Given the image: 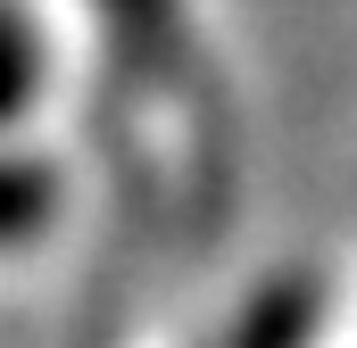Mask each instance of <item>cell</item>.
<instances>
[{
    "label": "cell",
    "instance_id": "cell-1",
    "mask_svg": "<svg viewBox=\"0 0 357 348\" xmlns=\"http://www.w3.org/2000/svg\"><path fill=\"white\" fill-rule=\"evenodd\" d=\"M307 332H316V290L307 282H266L241 307V324L225 332V348H307Z\"/></svg>",
    "mask_w": 357,
    "mask_h": 348
},
{
    "label": "cell",
    "instance_id": "cell-2",
    "mask_svg": "<svg viewBox=\"0 0 357 348\" xmlns=\"http://www.w3.org/2000/svg\"><path fill=\"white\" fill-rule=\"evenodd\" d=\"M108 8V33L133 67H167L175 58V33H183V0H100Z\"/></svg>",
    "mask_w": 357,
    "mask_h": 348
},
{
    "label": "cell",
    "instance_id": "cell-3",
    "mask_svg": "<svg viewBox=\"0 0 357 348\" xmlns=\"http://www.w3.org/2000/svg\"><path fill=\"white\" fill-rule=\"evenodd\" d=\"M50 207H59L50 166H33V158H0V249L33 241V232L50 224Z\"/></svg>",
    "mask_w": 357,
    "mask_h": 348
},
{
    "label": "cell",
    "instance_id": "cell-4",
    "mask_svg": "<svg viewBox=\"0 0 357 348\" xmlns=\"http://www.w3.org/2000/svg\"><path fill=\"white\" fill-rule=\"evenodd\" d=\"M33 84H42V42H33L25 8L0 0V116H17L33 100Z\"/></svg>",
    "mask_w": 357,
    "mask_h": 348
}]
</instances>
